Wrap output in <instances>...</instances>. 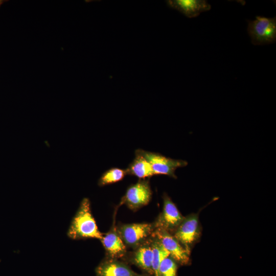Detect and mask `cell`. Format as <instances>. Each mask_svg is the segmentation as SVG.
<instances>
[{
    "label": "cell",
    "mask_w": 276,
    "mask_h": 276,
    "mask_svg": "<svg viewBox=\"0 0 276 276\" xmlns=\"http://www.w3.org/2000/svg\"><path fill=\"white\" fill-rule=\"evenodd\" d=\"M69 238L75 239L96 238L101 240L103 234L99 231L93 217L88 198H84L71 222L67 232Z\"/></svg>",
    "instance_id": "1"
},
{
    "label": "cell",
    "mask_w": 276,
    "mask_h": 276,
    "mask_svg": "<svg viewBox=\"0 0 276 276\" xmlns=\"http://www.w3.org/2000/svg\"><path fill=\"white\" fill-rule=\"evenodd\" d=\"M247 21V32L253 44H268L275 41V17L257 16L255 20Z\"/></svg>",
    "instance_id": "2"
},
{
    "label": "cell",
    "mask_w": 276,
    "mask_h": 276,
    "mask_svg": "<svg viewBox=\"0 0 276 276\" xmlns=\"http://www.w3.org/2000/svg\"><path fill=\"white\" fill-rule=\"evenodd\" d=\"M135 153L141 155L148 161L151 166L154 175H165L176 178L175 174L176 170L188 165L186 160L171 158L158 153L143 149H136Z\"/></svg>",
    "instance_id": "3"
},
{
    "label": "cell",
    "mask_w": 276,
    "mask_h": 276,
    "mask_svg": "<svg viewBox=\"0 0 276 276\" xmlns=\"http://www.w3.org/2000/svg\"><path fill=\"white\" fill-rule=\"evenodd\" d=\"M155 228L152 223H133L120 226L118 232L125 244L136 247L151 236Z\"/></svg>",
    "instance_id": "4"
},
{
    "label": "cell",
    "mask_w": 276,
    "mask_h": 276,
    "mask_svg": "<svg viewBox=\"0 0 276 276\" xmlns=\"http://www.w3.org/2000/svg\"><path fill=\"white\" fill-rule=\"evenodd\" d=\"M151 236L157 239L176 262L181 265L188 264L190 251L185 249L171 233L162 228L155 227Z\"/></svg>",
    "instance_id": "5"
},
{
    "label": "cell",
    "mask_w": 276,
    "mask_h": 276,
    "mask_svg": "<svg viewBox=\"0 0 276 276\" xmlns=\"http://www.w3.org/2000/svg\"><path fill=\"white\" fill-rule=\"evenodd\" d=\"M152 196V191L148 180H140L127 189L121 203L129 209L135 210L147 204Z\"/></svg>",
    "instance_id": "6"
},
{
    "label": "cell",
    "mask_w": 276,
    "mask_h": 276,
    "mask_svg": "<svg viewBox=\"0 0 276 276\" xmlns=\"http://www.w3.org/2000/svg\"><path fill=\"white\" fill-rule=\"evenodd\" d=\"M199 235L198 217L197 214H193L184 218L173 236L185 249L190 251Z\"/></svg>",
    "instance_id": "7"
},
{
    "label": "cell",
    "mask_w": 276,
    "mask_h": 276,
    "mask_svg": "<svg viewBox=\"0 0 276 276\" xmlns=\"http://www.w3.org/2000/svg\"><path fill=\"white\" fill-rule=\"evenodd\" d=\"M163 200V212L154 223L155 226L164 229L170 233H174L185 217L167 194L164 195Z\"/></svg>",
    "instance_id": "8"
},
{
    "label": "cell",
    "mask_w": 276,
    "mask_h": 276,
    "mask_svg": "<svg viewBox=\"0 0 276 276\" xmlns=\"http://www.w3.org/2000/svg\"><path fill=\"white\" fill-rule=\"evenodd\" d=\"M166 3L169 7L189 18L197 17L211 9V5L205 0H168Z\"/></svg>",
    "instance_id": "9"
},
{
    "label": "cell",
    "mask_w": 276,
    "mask_h": 276,
    "mask_svg": "<svg viewBox=\"0 0 276 276\" xmlns=\"http://www.w3.org/2000/svg\"><path fill=\"white\" fill-rule=\"evenodd\" d=\"M101 241L109 258L118 259L125 255L126 253L125 244L114 225H113V227L109 232L103 236Z\"/></svg>",
    "instance_id": "10"
},
{
    "label": "cell",
    "mask_w": 276,
    "mask_h": 276,
    "mask_svg": "<svg viewBox=\"0 0 276 276\" xmlns=\"http://www.w3.org/2000/svg\"><path fill=\"white\" fill-rule=\"evenodd\" d=\"M97 276H137L125 263L109 258L103 261L96 269Z\"/></svg>",
    "instance_id": "11"
},
{
    "label": "cell",
    "mask_w": 276,
    "mask_h": 276,
    "mask_svg": "<svg viewBox=\"0 0 276 276\" xmlns=\"http://www.w3.org/2000/svg\"><path fill=\"white\" fill-rule=\"evenodd\" d=\"M153 253L151 240L144 242L136 247L132 256L133 262L150 275H153L152 268Z\"/></svg>",
    "instance_id": "12"
},
{
    "label": "cell",
    "mask_w": 276,
    "mask_h": 276,
    "mask_svg": "<svg viewBox=\"0 0 276 276\" xmlns=\"http://www.w3.org/2000/svg\"><path fill=\"white\" fill-rule=\"evenodd\" d=\"M127 174L140 179L149 178L154 175L151 165L143 156L135 153V157L126 169Z\"/></svg>",
    "instance_id": "13"
},
{
    "label": "cell",
    "mask_w": 276,
    "mask_h": 276,
    "mask_svg": "<svg viewBox=\"0 0 276 276\" xmlns=\"http://www.w3.org/2000/svg\"><path fill=\"white\" fill-rule=\"evenodd\" d=\"M151 237L152 238L150 240L153 253L152 268L153 275L160 276L159 272L160 264L165 258L169 256V254L156 238L152 236Z\"/></svg>",
    "instance_id": "14"
},
{
    "label": "cell",
    "mask_w": 276,
    "mask_h": 276,
    "mask_svg": "<svg viewBox=\"0 0 276 276\" xmlns=\"http://www.w3.org/2000/svg\"><path fill=\"white\" fill-rule=\"evenodd\" d=\"M127 174L126 169L112 168L105 171L101 176L98 185L100 187L116 183L122 180Z\"/></svg>",
    "instance_id": "15"
},
{
    "label": "cell",
    "mask_w": 276,
    "mask_h": 276,
    "mask_svg": "<svg viewBox=\"0 0 276 276\" xmlns=\"http://www.w3.org/2000/svg\"><path fill=\"white\" fill-rule=\"evenodd\" d=\"M177 264L170 256L165 258L161 262L159 272L160 276H176Z\"/></svg>",
    "instance_id": "16"
},
{
    "label": "cell",
    "mask_w": 276,
    "mask_h": 276,
    "mask_svg": "<svg viewBox=\"0 0 276 276\" xmlns=\"http://www.w3.org/2000/svg\"><path fill=\"white\" fill-rule=\"evenodd\" d=\"M137 276H139V275H137Z\"/></svg>",
    "instance_id": "17"
}]
</instances>
